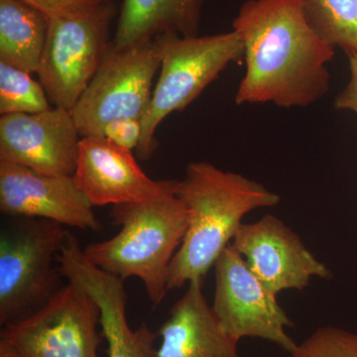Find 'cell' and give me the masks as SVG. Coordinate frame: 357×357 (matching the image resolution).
<instances>
[{"mask_svg": "<svg viewBox=\"0 0 357 357\" xmlns=\"http://www.w3.org/2000/svg\"><path fill=\"white\" fill-rule=\"evenodd\" d=\"M232 27L243 40L246 65L236 105L293 109L325 98L335 47L312 28L302 0H248Z\"/></svg>", "mask_w": 357, "mask_h": 357, "instance_id": "obj_1", "label": "cell"}, {"mask_svg": "<svg viewBox=\"0 0 357 357\" xmlns=\"http://www.w3.org/2000/svg\"><path fill=\"white\" fill-rule=\"evenodd\" d=\"M178 198L188 211V229L169 269L168 289L204 280L243 225L257 208L280 203L276 192L241 174L223 171L208 162H192L178 181Z\"/></svg>", "mask_w": 357, "mask_h": 357, "instance_id": "obj_2", "label": "cell"}, {"mask_svg": "<svg viewBox=\"0 0 357 357\" xmlns=\"http://www.w3.org/2000/svg\"><path fill=\"white\" fill-rule=\"evenodd\" d=\"M177 187L156 198L112 206L110 215L121 231L83 249L86 259L103 271L122 280L140 279L154 307L168 293L171 262L188 229V211Z\"/></svg>", "mask_w": 357, "mask_h": 357, "instance_id": "obj_3", "label": "cell"}, {"mask_svg": "<svg viewBox=\"0 0 357 357\" xmlns=\"http://www.w3.org/2000/svg\"><path fill=\"white\" fill-rule=\"evenodd\" d=\"M162 61L136 148L141 160L151 158L158 141L156 131L167 116L182 112L231 63L244 59L243 40L232 30L208 36L183 37L174 33L156 36Z\"/></svg>", "mask_w": 357, "mask_h": 357, "instance_id": "obj_4", "label": "cell"}, {"mask_svg": "<svg viewBox=\"0 0 357 357\" xmlns=\"http://www.w3.org/2000/svg\"><path fill=\"white\" fill-rule=\"evenodd\" d=\"M64 225L45 218L10 217L0 232V325L45 306L63 287L56 266L67 236Z\"/></svg>", "mask_w": 357, "mask_h": 357, "instance_id": "obj_5", "label": "cell"}, {"mask_svg": "<svg viewBox=\"0 0 357 357\" xmlns=\"http://www.w3.org/2000/svg\"><path fill=\"white\" fill-rule=\"evenodd\" d=\"M157 37L126 47L110 44L73 117L82 137L103 136L105 126L122 119L142 121L161 67Z\"/></svg>", "mask_w": 357, "mask_h": 357, "instance_id": "obj_6", "label": "cell"}, {"mask_svg": "<svg viewBox=\"0 0 357 357\" xmlns=\"http://www.w3.org/2000/svg\"><path fill=\"white\" fill-rule=\"evenodd\" d=\"M119 13L114 0L77 15L49 20L37 75L54 107L72 112L100 67Z\"/></svg>", "mask_w": 357, "mask_h": 357, "instance_id": "obj_7", "label": "cell"}, {"mask_svg": "<svg viewBox=\"0 0 357 357\" xmlns=\"http://www.w3.org/2000/svg\"><path fill=\"white\" fill-rule=\"evenodd\" d=\"M98 325L96 301L68 281L38 311L2 326L0 357H100Z\"/></svg>", "mask_w": 357, "mask_h": 357, "instance_id": "obj_8", "label": "cell"}, {"mask_svg": "<svg viewBox=\"0 0 357 357\" xmlns=\"http://www.w3.org/2000/svg\"><path fill=\"white\" fill-rule=\"evenodd\" d=\"M213 267L215 290L211 307L223 332L237 344L244 337L261 338L292 354L298 347L287 333L293 321L231 243Z\"/></svg>", "mask_w": 357, "mask_h": 357, "instance_id": "obj_9", "label": "cell"}, {"mask_svg": "<svg viewBox=\"0 0 357 357\" xmlns=\"http://www.w3.org/2000/svg\"><path fill=\"white\" fill-rule=\"evenodd\" d=\"M231 245L275 296L290 289L303 290L314 277H332L330 269L314 257L300 237L274 215L243 223Z\"/></svg>", "mask_w": 357, "mask_h": 357, "instance_id": "obj_10", "label": "cell"}, {"mask_svg": "<svg viewBox=\"0 0 357 357\" xmlns=\"http://www.w3.org/2000/svg\"><path fill=\"white\" fill-rule=\"evenodd\" d=\"M79 135L72 112L52 107L38 114L0 117V161L50 176L76 171Z\"/></svg>", "mask_w": 357, "mask_h": 357, "instance_id": "obj_11", "label": "cell"}, {"mask_svg": "<svg viewBox=\"0 0 357 357\" xmlns=\"http://www.w3.org/2000/svg\"><path fill=\"white\" fill-rule=\"evenodd\" d=\"M58 262L64 278L84 288L100 307L107 357H156V333L146 325L136 330L129 326L124 280L89 262L77 237L69 231Z\"/></svg>", "mask_w": 357, "mask_h": 357, "instance_id": "obj_12", "label": "cell"}, {"mask_svg": "<svg viewBox=\"0 0 357 357\" xmlns=\"http://www.w3.org/2000/svg\"><path fill=\"white\" fill-rule=\"evenodd\" d=\"M0 211L8 217L45 218L100 231L93 204L70 176H50L0 161Z\"/></svg>", "mask_w": 357, "mask_h": 357, "instance_id": "obj_13", "label": "cell"}, {"mask_svg": "<svg viewBox=\"0 0 357 357\" xmlns=\"http://www.w3.org/2000/svg\"><path fill=\"white\" fill-rule=\"evenodd\" d=\"M73 178L93 206L146 201L172 191L178 182L152 180L138 165L132 150L105 136L82 138Z\"/></svg>", "mask_w": 357, "mask_h": 357, "instance_id": "obj_14", "label": "cell"}, {"mask_svg": "<svg viewBox=\"0 0 357 357\" xmlns=\"http://www.w3.org/2000/svg\"><path fill=\"white\" fill-rule=\"evenodd\" d=\"M204 280L188 284L160 328L156 357H239L237 342L218 325L204 296Z\"/></svg>", "mask_w": 357, "mask_h": 357, "instance_id": "obj_15", "label": "cell"}, {"mask_svg": "<svg viewBox=\"0 0 357 357\" xmlns=\"http://www.w3.org/2000/svg\"><path fill=\"white\" fill-rule=\"evenodd\" d=\"M208 0H123L112 44L126 47L161 34L199 36Z\"/></svg>", "mask_w": 357, "mask_h": 357, "instance_id": "obj_16", "label": "cell"}, {"mask_svg": "<svg viewBox=\"0 0 357 357\" xmlns=\"http://www.w3.org/2000/svg\"><path fill=\"white\" fill-rule=\"evenodd\" d=\"M49 20L21 0H0V62L25 72H38Z\"/></svg>", "mask_w": 357, "mask_h": 357, "instance_id": "obj_17", "label": "cell"}, {"mask_svg": "<svg viewBox=\"0 0 357 357\" xmlns=\"http://www.w3.org/2000/svg\"><path fill=\"white\" fill-rule=\"evenodd\" d=\"M312 28L333 47L357 53V0H302Z\"/></svg>", "mask_w": 357, "mask_h": 357, "instance_id": "obj_18", "label": "cell"}, {"mask_svg": "<svg viewBox=\"0 0 357 357\" xmlns=\"http://www.w3.org/2000/svg\"><path fill=\"white\" fill-rule=\"evenodd\" d=\"M52 107L43 86L30 73L0 62V114H38Z\"/></svg>", "mask_w": 357, "mask_h": 357, "instance_id": "obj_19", "label": "cell"}, {"mask_svg": "<svg viewBox=\"0 0 357 357\" xmlns=\"http://www.w3.org/2000/svg\"><path fill=\"white\" fill-rule=\"evenodd\" d=\"M291 357H357V333L321 326L298 344Z\"/></svg>", "mask_w": 357, "mask_h": 357, "instance_id": "obj_20", "label": "cell"}, {"mask_svg": "<svg viewBox=\"0 0 357 357\" xmlns=\"http://www.w3.org/2000/svg\"><path fill=\"white\" fill-rule=\"evenodd\" d=\"M44 14L48 20L77 15L96 8L107 0H21Z\"/></svg>", "mask_w": 357, "mask_h": 357, "instance_id": "obj_21", "label": "cell"}, {"mask_svg": "<svg viewBox=\"0 0 357 357\" xmlns=\"http://www.w3.org/2000/svg\"><path fill=\"white\" fill-rule=\"evenodd\" d=\"M142 126L139 119H122L105 126L103 136L129 150H136L139 145Z\"/></svg>", "mask_w": 357, "mask_h": 357, "instance_id": "obj_22", "label": "cell"}, {"mask_svg": "<svg viewBox=\"0 0 357 357\" xmlns=\"http://www.w3.org/2000/svg\"><path fill=\"white\" fill-rule=\"evenodd\" d=\"M347 55L349 61L351 77L345 88L335 98V107L357 115V53L349 52Z\"/></svg>", "mask_w": 357, "mask_h": 357, "instance_id": "obj_23", "label": "cell"}]
</instances>
